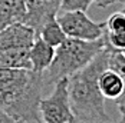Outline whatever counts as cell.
<instances>
[{
  "instance_id": "cell-1",
  "label": "cell",
  "mask_w": 125,
  "mask_h": 123,
  "mask_svg": "<svg viewBox=\"0 0 125 123\" xmlns=\"http://www.w3.org/2000/svg\"><path fill=\"white\" fill-rule=\"evenodd\" d=\"M45 73L32 69H0V110L23 123L39 120Z\"/></svg>"
},
{
  "instance_id": "cell-2",
  "label": "cell",
  "mask_w": 125,
  "mask_h": 123,
  "mask_svg": "<svg viewBox=\"0 0 125 123\" xmlns=\"http://www.w3.org/2000/svg\"><path fill=\"white\" fill-rule=\"evenodd\" d=\"M108 56L109 47L105 46V49L88 66L68 79L73 117L85 120H111L105 112V97L98 85L99 74L108 69Z\"/></svg>"
},
{
  "instance_id": "cell-3",
  "label": "cell",
  "mask_w": 125,
  "mask_h": 123,
  "mask_svg": "<svg viewBox=\"0 0 125 123\" xmlns=\"http://www.w3.org/2000/svg\"><path fill=\"white\" fill-rule=\"evenodd\" d=\"M105 39L98 40H81L66 37L59 47H56L55 59L50 67L45 72L46 85H55L56 82L68 79L76 72L82 70L105 49Z\"/></svg>"
},
{
  "instance_id": "cell-4",
  "label": "cell",
  "mask_w": 125,
  "mask_h": 123,
  "mask_svg": "<svg viewBox=\"0 0 125 123\" xmlns=\"http://www.w3.org/2000/svg\"><path fill=\"white\" fill-rule=\"evenodd\" d=\"M36 32L25 23H13L0 32V69H32L30 49Z\"/></svg>"
},
{
  "instance_id": "cell-5",
  "label": "cell",
  "mask_w": 125,
  "mask_h": 123,
  "mask_svg": "<svg viewBox=\"0 0 125 123\" xmlns=\"http://www.w3.org/2000/svg\"><path fill=\"white\" fill-rule=\"evenodd\" d=\"M68 79L56 82L49 96L40 99L39 119L45 123H69L73 119V112L69 100Z\"/></svg>"
},
{
  "instance_id": "cell-6",
  "label": "cell",
  "mask_w": 125,
  "mask_h": 123,
  "mask_svg": "<svg viewBox=\"0 0 125 123\" xmlns=\"http://www.w3.org/2000/svg\"><path fill=\"white\" fill-rule=\"evenodd\" d=\"M65 35L81 40H98L104 37L105 23L92 22L86 12H61L56 16Z\"/></svg>"
},
{
  "instance_id": "cell-7",
  "label": "cell",
  "mask_w": 125,
  "mask_h": 123,
  "mask_svg": "<svg viewBox=\"0 0 125 123\" xmlns=\"http://www.w3.org/2000/svg\"><path fill=\"white\" fill-rule=\"evenodd\" d=\"M25 4L26 14L22 23L32 27L38 36L40 29L59 13V0H25Z\"/></svg>"
},
{
  "instance_id": "cell-8",
  "label": "cell",
  "mask_w": 125,
  "mask_h": 123,
  "mask_svg": "<svg viewBox=\"0 0 125 123\" xmlns=\"http://www.w3.org/2000/svg\"><path fill=\"white\" fill-rule=\"evenodd\" d=\"M55 52L56 49L53 46H50L42 37L38 36L30 49V54H29L32 70L36 73H45L55 59Z\"/></svg>"
},
{
  "instance_id": "cell-9",
  "label": "cell",
  "mask_w": 125,
  "mask_h": 123,
  "mask_svg": "<svg viewBox=\"0 0 125 123\" xmlns=\"http://www.w3.org/2000/svg\"><path fill=\"white\" fill-rule=\"evenodd\" d=\"M98 85H99L102 96L109 100L118 102L125 93V80L118 73H115L114 70H109V69L104 70L99 74Z\"/></svg>"
},
{
  "instance_id": "cell-10",
  "label": "cell",
  "mask_w": 125,
  "mask_h": 123,
  "mask_svg": "<svg viewBox=\"0 0 125 123\" xmlns=\"http://www.w3.org/2000/svg\"><path fill=\"white\" fill-rule=\"evenodd\" d=\"M25 14V0H0V32L13 23H22Z\"/></svg>"
},
{
  "instance_id": "cell-11",
  "label": "cell",
  "mask_w": 125,
  "mask_h": 123,
  "mask_svg": "<svg viewBox=\"0 0 125 123\" xmlns=\"http://www.w3.org/2000/svg\"><path fill=\"white\" fill-rule=\"evenodd\" d=\"M39 37H42L46 43H49L50 46H53L56 49V47H59L63 42L66 40L68 36L65 35V32L62 30L61 25L58 23V20L53 19V20L48 22L46 25L40 29Z\"/></svg>"
},
{
  "instance_id": "cell-12",
  "label": "cell",
  "mask_w": 125,
  "mask_h": 123,
  "mask_svg": "<svg viewBox=\"0 0 125 123\" xmlns=\"http://www.w3.org/2000/svg\"><path fill=\"white\" fill-rule=\"evenodd\" d=\"M108 69L118 73L125 80V52H118V50L109 49Z\"/></svg>"
},
{
  "instance_id": "cell-13",
  "label": "cell",
  "mask_w": 125,
  "mask_h": 123,
  "mask_svg": "<svg viewBox=\"0 0 125 123\" xmlns=\"http://www.w3.org/2000/svg\"><path fill=\"white\" fill-rule=\"evenodd\" d=\"M95 0H59V12H86Z\"/></svg>"
},
{
  "instance_id": "cell-14",
  "label": "cell",
  "mask_w": 125,
  "mask_h": 123,
  "mask_svg": "<svg viewBox=\"0 0 125 123\" xmlns=\"http://www.w3.org/2000/svg\"><path fill=\"white\" fill-rule=\"evenodd\" d=\"M104 39H105V44L112 50H118V52H125V30L122 32H105L104 33Z\"/></svg>"
},
{
  "instance_id": "cell-15",
  "label": "cell",
  "mask_w": 125,
  "mask_h": 123,
  "mask_svg": "<svg viewBox=\"0 0 125 123\" xmlns=\"http://www.w3.org/2000/svg\"><path fill=\"white\" fill-rule=\"evenodd\" d=\"M125 30V12H116L109 16V19L105 23V32H122Z\"/></svg>"
},
{
  "instance_id": "cell-16",
  "label": "cell",
  "mask_w": 125,
  "mask_h": 123,
  "mask_svg": "<svg viewBox=\"0 0 125 123\" xmlns=\"http://www.w3.org/2000/svg\"><path fill=\"white\" fill-rule=\"evenodd\" d=\"M0 123H23V122L14 119L13 116H10V114L6 113V112L0 110Z\"/></svg>"
},
{
  "instance_id": "cell-17",
  "label": "cell",
  "mask_w": 125,
  "mask_h": 123,
  "mask_svg": "<svg viewBox=\"0 0 125 123\" xmlns=\"http://www.w3.org/2000/svg\"><path fill=\"white\" fill-rule=\"evenodd\" d=\"M69 123H115V122H112V120H85V119L73 117Z\"/></svg>"
},
{
  "instance_id": "cell-18",
  "label": "cell",
  "mask_w": 125,
  "mask_h": 123,
  "mask_svg": "<svg viewBox=\"0 0 125 123\" xmlns=\"http://www.w3.org/2000/svg\"><path fill=\"white\" fill-rule=\"evenodd\" d=\"M95 3L99 7H108V6L115 4V3H122V0H95Z\"/></svg>"
},
{
  "instance_id": "cell-19",
  "label": "cell",
  "mask_w": 125,
  "mask_h": 123,
  "mask_svg": "<svg viewBox=\"0 0 125 123\" xmlns=\"http://www.w3.org/2000/svg\"><path fill=\"white\" fill-rule=\"evenodd\" d=\"M116 103H118V107H119V112H121V113L124 114V113H125V93H124V96H122V97L119 99V100H118Z\"/></svg>"
},
{
  "instance_id": "cell-20",
  "label": "cell",
  "mask_w": 125,
  "mask_h": 123,
  "mask_svg": "<svg viewBox=\"0 0 125 123\" xmlns=\"http://www.w3.org/2000/svg\"><path fill=\"white\" fill-rule=\"evenodd\" d=\"M115 123H125V116H122V117H121L118 122H115Z\"/></svg>"
},
{
  "instance_id": "cell-21",
  "label": "cell",
  "mask_w": 125,
  "mask_h": 123,
  "mask_svg": "<svg viewBox=\"0 0 125 123\" xmlns=\"http://www.w3.org/2000/svg\"><path fill=\"white\" fill-rule=\"evenodd\" d=\"M36 123H45V122H43V120H40V119H39V120H38V122H36Z\"/></svg>"
},
{
  "instance_id": "cell-22",
  "label": "cell",
  "mask_w": 125,
  "mask_h": 123,
  "mask_svg": "<svg viewBox=\"0 0 125 123\" xmlns=\"http://www.w3.org/2000/svg\"><path fill=\"white\" fill-rule=\"evenodd\" d=\"M122 3H125V0H122Z\"/></svg>"
},
{
  "instance_id": "cell-23",
  "label": "cell",
  "mask_w": 125,
  "mask_h": 123,
  "mask_svg": "<svg viewBox=\"0 0 125 123\" xmlns=\"http://www.w3.org/2000/svg\"><path fill=\"white\" fill-rule=\"evenodd\" d=\"M122 116H125V113H124V114H122Z\"/></svg>"
},
{
  "instance_id": "cell-24",
  "label": "cell",
  "mask_w": 125,
  "mask_h": 123,
  "mask_svg": "<svg viewBox=\"0 0 125 123\" xmlns=\"http://www.w3.org/2000/svg\"><path fill=\"white\" fill-rule=\"evenodd\" d=\"M124 12H125V9H124Z\"/></svg>"
}]
</instances>
